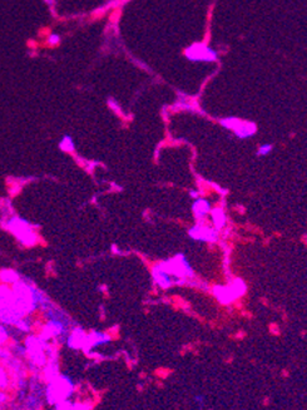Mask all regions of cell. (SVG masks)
<instances>
[{"mask_svg":"<svg viewBox=\"0 0 307 410\" xmlns=\"http://www.w3.org/2000/svg\"><path fill=\"white\" fill-rule=\"evenodd\" d=\"M47 42H48V44H51V45L59 44V43H61V35L56 34V33H52V34L48 37V39H47Z\"/></svg>","mask_w":307,"mask_h":410,"instance_id":"1","label":"cell"}]
</instances>
